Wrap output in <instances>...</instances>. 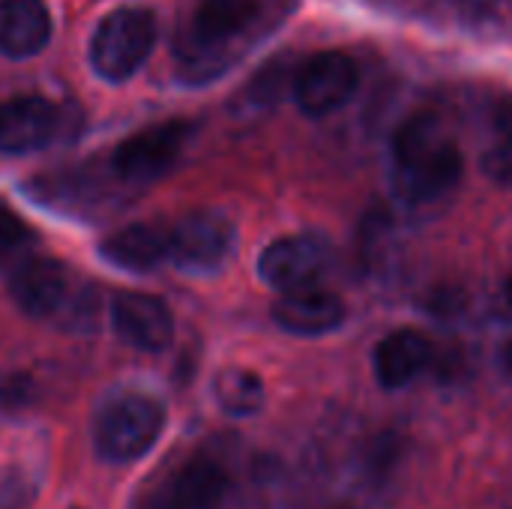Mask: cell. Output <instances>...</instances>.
Instances as JSON below:
<instances>
[{"label": "cell", "instance_id": "1", "mask_svg": "<svg viewBox=\"0 0 512 509\" xmlns=\"http://www.w3.org/2000/svg\"><path fill=\"white\" fill-rule=\"evenodd\" d=\"M393 168L402 198L435 201L462 180L465 159L435 114H414L393 135Z\"/></svg>", "mask_w": 512, "mask_h": 509}, {"label": "cell", "instance_id": "2", "mask_svg": "<svg viewBox=\"0 0 512 509\" xmlns=\"http://www.w3.org/2000/svg\"><path fill=\"white\" fill-rule=\"evenodd\" d=\"M9 294L24 315L39 321L66 318L69 324L75 318L90 315L87 288L72 273V267L57 258H45V255L24 258L9 276Z\"/></svg>", "mask_w": 512, "mask_h": 509}, {"label": "cell", "instance_id": "3", "mask_svg": "<svg viewBox=\"0 0 512 509\" xmlns=\"http://www.w3.org/2000/svg\"><path fill=\"white\" fill-rule=\"evenodd\" d=\"M159 39L156 15L144 6H120L111 9L90 36V66L105 81L132 78L147 57L153 54Z\"/></svg>", "mask_w": 512, "mask_h": 509}, {"label": "cell", "instance_id": "4", "mask_svg": "<svg viewBox=\"0 0 512 509\" xmlns=\"http://www.w3.org/2000/svg\"><path fill=\"white\" fill-rule=\"evenodd\" d=\"M255 18L258 0H198L192 27L186 30L180 51L186 78H213L222 69L225 45L243 36Z\"/></svg>", "mask_w": 512, "mask_h": 509}, {"label": "cell", "instance_id": "5", "mask_svg": "<svg viewBox=\"0 0 512 509\" xmlns=\"http://www.w3.org/2000/svg\"><path fill=\"white\" fill-rule=\"evenodd\" d=\"M165 408L144 393L114 396L93 423V444L105 462H135L141 459L162 435Z\"/></svg>", "mask_w": 512, "mask_h": 509}, {"label": "cell", "instance_id": "6", "mask_svg": "<svg viewBox=\"0 0 512 509\" xmlns=\"http://www.w3.org/2000/svg\"><path fill=\"white\" fill-rule=\"evenodd\" d=\"M360 69L345 51H318L300 63L294 72L297 108L309 117H327L339 111L357 93Z\"/></svg>", "mask_w": 512, "mask_h": 509}, {"label": "cell", "instance_id": "7", "mask_svg": "<svg viewBox=\"0 0 512 509\" xmlns=\"http://www.w3.org/2000/svg\"><path fill=\"white\" fill-rule=\"evenodd\" d=\"M192 126L186 120L156 123L150 129H141L129 135L114 150V171L126 183H150L174 168L180 159Z\"/></svg>", "mask_w": 512, "mask_h": 509}, {"label": "cell", "instance_id": "8", "mask_svg": "<svg viewBox=\"0 0 512 509\" xmlns=\"http://www.w3.org/2000/svg\"><path fill=\"white\" fill-rule=\"evenodd\" d=\"M330 267V243L318 234H291L273 240L258 258V276L288 294L312 288Z\"/></svg>", "mask_w": 512, "mask_h": 509}, {"label": "cell", "instance_id": "9", "mask_svg": "<svg viewBox=\"0 0 512 509\" xmlns=\"http://www.w3.org/2000/svg\"><path fill=\"white\" fill-rule=\"evenodd\" d=\"M234 246V228L222 213L195 210L186 213L177 225H171V255L180 270L207 273L216 270Z\"/></svg>", "mask_w": 512, "mask_h": 509}, {"label": "cell", "instance_id": "10", "mask_svg": "<svg viewBox=\"0 0 512 509\" xmlns=\"http://www.w3.org/2000/svg\"><path fill=\"white\" fill-rule=\"evenodd\" d=\"M111 324L117 336L138 351H165L174 339L171 309L144 291H120L111 300Z\"/></svg>", "mask_w": 512, "mask_h": 509}, {"label": "cell", "instance_id": "11", "mask_svg": "<svg viewBox=\"0 0 512 509\" xmlns=\"http://www.w3.org/2000/svg\"><path fill=\"white\" fill-rule=\"evenodd\" d=\"M60 111L45 96H12L0 102V153H33L54 141Z\"/></svg>", "mask_w": 512, "mask_h": 509}, {"label": "cell", "instance_id": "12", "mask_svg": "<svg viewBox=\"0 0 512 509\" xmlns=\"http://www.w3.org/2000/svg\"><path fill=\"white\" fill-rule=\"evenodd\" d=\"M273 321L294 336H324L345 321V306L333 291L312 285L279 294L273 303Z\"/></svg>", "mask_w": 512, "mask_h": 509}, {"label": "cell", "instance_id": "13", "mask_svg": "<svg viewBox=\"0 0 512 509\" xmlns=\"http://www.w3.org/2000/svg\"><path fill=\"white\" fill-rule=\"evenodd\" d=\"M51 42V12L42 0H0V54L24 60Z\"/></svg>", "mask_w": 512, "mask_h": 509}, {"label": "cell", "instance_id": "14", "mask_svg": "<svg viewBox=\"0 0 512 509\" xmlns=\"http://www.w3.org/2000/svg\"><path fill=\"white\" fill-rule=\"evenodd\" d=\"M102 255L123 270H153L171 255V225L162 222H138L102 243Z\"/></svg>", "mask_w": 512, "mask_h": 509}, {"label": "cell", "instance_id": "15", "mask_svg": "<svg viewBox=\"0 0 512 509\" xmlns=\"http://www.w3.org/2000/svg\"><path fill=\"white\" fill-rule=\"evenodd\" d=\"M432 363V342L420 330H396L375 348V375L381 387L399 390Z\"/></svg>", "mask_w": 512, "mask_h": 509}, {"label": "cell", "instance_id": "16", "mask_svg": "<svg viewBox=\"0 0 512 509\" xmlns=\"http://www.w3.org/2000/svg\"><path fill=\"white\" fill-rule=\"evenodd\" d=\"M168 495L180 509H219L228 495V477L216 462L192 459L174 474Z\"/></svg>", "mask_w": 512, "mask_h": 509}, {"label": "cell", "instance_id": "17", "mask_svg": "<svg viewBox=\"0 0 512 509\" xmlns=\"http://www.w3.org/2000/svg\"><path fill=\"white\" fill-rule=\"evenodd\" d=\"M213 396L231 417H252L264 408V384L243 366H225L213 381Z\"/></svg>", "mask_w": 512, "mask_h": 509}, {"label": "cell", "instance_id": "18", "mask_svg": "<svg viewBox=\"0 0 512 509\" xmlns=\"http://www.w3.org/2000/svg\"><path fill=\"white\" fill-rule=\"evenodd\" d=\"M492 123H495V144L483 153V171L492 180L512 186V96L495 105Z\"/></svg>", "mask_w": 512, "mask_h": 509}, {"label": "cell", "instance_id": "19", "mask_svg": "<svg viewBox=\"0 0 512 509\" xmlns=\"http://www.w3.org/2000/svg\"><path fill=\"white\" fill-rule=\"evenodd\" d=\"M30 237L27 225L6 207H0V261H6L9 255H15L24 240Z\"/></svg>", "mask_w": 512, "mask_h": 509}, {"label": "cell", "instance_id": "20", "mask_svg": "<svg viewBox=\"0 0 512 509\" xmlns=\"http://www.w3.org/2000/svg\"><path fill=\"white\" fill-rule=\"evenodd\" d=\"M30 495L33 492L18 471L0 468V509H24Z\"/></svg>", "mask_w": 512, "mask_h": 509}, {"label": "cell", "instance_id": "21", "mask_svg": "<svg viewBox=\"0 0 512 509\" xmlns=\"http://www.w3.org/2000/svg\"><path fill=\"white\" fill-rule=\"evenodd\" d=\"M135 509H180V507L171 501V495H168V492H156V495H147V498H141Z\"/></svg>", "mask_w": 512, "mask_h": 509}, {"label": "cell", "instance_id": "22", "mask_svg": "<svg viewBox=\"0 0 512 509\" xmlns=\"http://www.w3.org/2000/svg\"><path fill=\"white\" fill-rule=\"evenodd\" d=\"M501 363H504L507 372H512V339L504 345V351H501Z\"/></svg>", "mask_w": 512, "mask_h": 509}, {"label": "cell", "instance_id": "23", "mask_svg": "<svg viewBox=\"0 0 512 509\" xmlns=\"http://www.w3.org/2000/svg\"><path fill=\"white\" fill-rule=\"evenodd\" d=\"M504 291H507V300L512 303V273H510V279H507V288H504Z\"/></svg>", "mask_w": 512, "mask_h": 509}]
</instances>
